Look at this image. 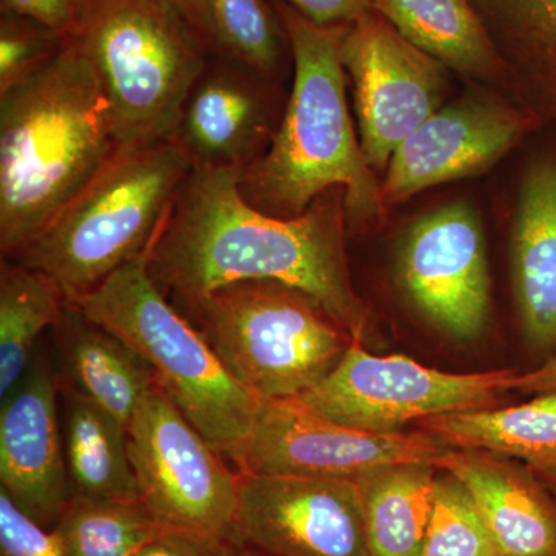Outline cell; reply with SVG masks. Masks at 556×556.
<instances>
[{"label":"cell","instance_id":"cell-1","mask_svg":"<svg viewBox=\"0 0 556 556\" xmlns=\"http://www.w3.org/2000/svg\"><path fill=\"white\" fill-rule=\"evenodd\" d=\"M241 174L192 167L149 251L156 287L178 308L236 281H280L365 343L368 309L348 265L345 190H328L300 217L277 218L243 199Z\"/></svg>","mask_w":556,"mask_h":556},{"label":"cell","instance_id":"cell-2","mask_svg":"<svg viewBox=\"0 0 556 556\" xmlns=\"http://www.w3.org/2000/svg\"><path fill=\"white\" fill-rule=\"evenodd\" d=\"M108 97L73 38L0 94V251L14 258L118 150Z\"/></svg>","mask_w":556,"mask_h":556},{"label":"cell","instance_id":"cell-3","mask_svg":"<svg viewBox=\"0 0 556 556\" xmlns=\"http://www.w3.org/2000/svg\"><path fill=\"white\" fill-rule=\"evenodd\" d=\"M291 47L294 79L269 148L241 174L240 192L252 207L295 218L334 188L345 190L348 228L386 212L376 172L354 134L346 100L343 31L321 27L274 0Z\"/></svg>","mask_w":556,"mask_h":556},{"label":"cell","instance_id":"cell-4","mask_svg":"<svg viewBox=\"0 0 556 556\" xmlns=\"http://www.w3.org/2000/svg\"><path fill=\"white\" fill-rule=\"evenodd\" d=\"M193 164L177 141L118 148L17 260L47 274L68 303L149 254Z\"/></svg>","mask_w":556,"mask_h":556},{"label":"cell","instance_id":"cell-5","mask_svg":"<svg viewBox=\"0 0 556 556\" xmlns=\"http://www.w3.org/2000/svg\"><path fill=\"white\" fill-rule=\"evenodd\" d=\"M148 255L68 305L138 350L179 412L237 464L260 399L229 375L195 325L160 291L150 277Z\"/></svg>","mask_w":556,"mask_h":556},{"label":"cell","instance_id":"cell-6","mask_svg":"<svg viewBox=\"0 0 556 556\" xmlns=\"http://www.w3.org/2000/svg\"><path fill=\"white\" fill-rule=\"evenodd\" d=\"M72 38L101 80L119 148L177 141L211 56L181 21L152 0H83Z\"/></svg>","mask_w":556,"mask_h":556},{"label":"cell","instance_id":"cell-7","mask_svg":"<svg viewBox=\"0 0 556 556\" xmlns=\"http://www.w3.org/2000/svg\"><path fill=\"white\" fill-rule=\"evenodd\" d=\"M177 309L257 399L302 396L354 343L309 295L280 281H236Z\"/></svg>","mask_w":556,"mask_h":556},{"label":"cell","instance_id":"cell-8","mask_svg":"<svg viewBox=\"0 0 556 556\" xmlns=\"http://www.w3.org/2000/svg\"><path fill=\"white\" fill-rule=\"evenodd\" d=\"M139 497L161 526L218 541L236 540L240 473L155 382L127 427Z\"/></svg>","mask_w":556,"mask_h":556},{"label":"cell","instance_id":"cell-9","mask_svg":"<svg viewBox=\"0 0 556 556\" xmlns=\"http://www.w3.org/2000/svg\"><path fill=\"white\" fill-rule=\"evenodd\" d=\"M517 372L441 371L407 356H378L354 342L327 378L294 399L342 426L393 433L430 417L497 407Z\"/></svg>","mask_w":556,"mask_h":556},{"label":"cell","instance_id":"cell-10","mask_svg":"<svg viewBox=\"0 0 556 556\" xmlns=\"http://www.w3.org/2000/svg\"><path fill=\"white\" fill-rule=\"evenodd\" d=\"M448 447L422 430L375 433L317 415L298 399H260L240 473L356 479L379 467L437 466Z\"/></svg>","mask_w":556,"mask_h":556},{"label":"cell","instance_id":"cell-11","mask_svg":"<svg viewBox=\"0 0 556 556\" xmlns=\"http://www.w3.org/2000/svg\"><path fill=\"white\" fill-rule=\"evenodd\" d=\"M340 54L353 83L362 152L372 170H387L394 150L438 112L445 65L376 10L346 25Z\"/></svg>","mask_w":556,"mask_h":556},{"label":"cell","instance_id":"cell-12","mask_svg":"<svg viewBox=\"0 0 556 556\" xmlns=\"http://www.w3.org/2000/svg\"><path fill=\"white\" fill-rule=\"evenodd\" d=\"M236 540L270 556H371L350 479L240 473Z\"/></svg>","mask_w":556,"mask_h":556},{"label":"cell","instance_id":"cell-13","mask_svg":"<svg viewBox=\"0 0 556 556\" xmlns=\"http://www.w3.org/2000/svg\"><path fill=\"white\" fill-rule=\"evenodd\" d=\"M399 277L417 309L453 338H478L490 311V276L477 215L464 203L438 208L409 229Z\"/></svg>","mask_w":556,"mask_h":556},{"label":"cell","instance_id":"cell-14","mask_svg":"<svg viewBox=\"0 0 556 556\" xmlns=\"http://www.w3.org/2000/svg\"><path fill=\"white\" fill-rule=\"evenodd\" d=\"M538 124L535 113L507 102H457L417 127L391 156L380 185L383 206L424 189L473 177L492 167Z\"/></svg>","mask_w":556,"mask_h":556},{"label":"cell","instance_id":"cell-15","mask_svg":"<svg viewBox=\"0 0 556 556\" xmlns=\"http://www.w3.org/2000/svg\"><path fill=\"white\" fill-rule=\"evenodd\" d=\"M58 388L50 362L38 351L0 409V490L47 530L56 526L73 496Z\"/></svg>","mask_w":556,"mask_h":556},{"label":"cell","instance_id":"cell-16","mask_svg":"<svg viewBox=\"0 0 556 556\" xmlns=\"http://www.w3.org/2000/svg\"><path fill=\"white\" fill-rule=\"evenodd\" d=\"M273 83L225 54L208 56L177 131L193 166L244 170L266 152L283 115H276Z\"/></svg>","mask_w":556,"mask_h":556},{"label":"cell","instance_id":"cell-17","mask_svg":"<svg viewBox=\"0 0 556 556\" xmlns=\"http://www.w3.org/2000/svg\"><path fill=\"white\" fill-rule=\"evenodd\" d=\"M439 470L459 479L503 556H556V495L532 468L482 450L450 448Z\"/></svg>","mask_w":556,"mask_h":556},{"label":"cell","instance_id":"cell-18","mask_svg":"<svg viewBox=\"0 0 556 556\" xmlns=\"http://www.w3.org/2000/svg\"><path fill=\"white\" fill-rule=\"evenodd\" d=\"M53 331L60 386L89 399L129 427L139 402L155 386L152 365L126 340L75 306L67 305Z\"/></svg>","mask_w":556,"mask_h":556},{"label":"cell","instance_id":"cell-19","mask_svg":"<svg viewBox=\"0 0 556 556\" xmlns=\"http://www.w3.org/2000/svg\"><path fill=\"white\" fill-rule=\"evenodd\" d=\"M522 331L533 350L556 343V163L533 164L522 181L511 241Z\"/></svg>","mask_w":556,"mask_h":556},{"label":"cell","instance_id":"cell-20","mask_svg":"<svg viewBox=\"0 0 556 556\" xmlns=\"http://www.w3.org/2000/svg\"><path fill=\"white\" fill-rule=\"evenodd\" d=\"M448 448L482 450L526 464L556 484V393L514 407L450 413L416 424Z\"/></svg>","mask_w":556,"mask_h":556},{"label":"cell","instance_id":"cell-21","mask_svg":"<svg viewBox=\"0 0 556 556\" xmlns=\"http://www.w3.org/2000/svg\"><path fill=\"white\" fill-rule=\"evenodd\" d=\"M371 5L445 67L484 80L508 75L473 0H371Z\"/></svg>","mask_w":556,"mask_h":556},{"label":"cell","instance_id":"cell-22","mask_svg":"<svg viewBox=\"0 0 556 556\" xmlns=\"http://www.w3.org/2000/svg\"><path fill=\"white\" fill-rule=\"evenodd\" d=\"M438 467L396 464L356 479L371 556H420Z\"/></svg>","mask_w":556,"mask_h":556},{"label":"cell","instance_id":"cell-23","mask_svg":"<svg viewBox=\"0 0 556 556\" xmlns=\"http://www.w3.org/2000/svg\"><path fill=\"white\" fill-rule=\"evenodd\" d=\"M64 444L73 495L141 501L127 427L78 393L64 390Z\"/></svg>","mask_w":556,"mask_h":556},{"label":"cell","instance_id":"cell-24","mask_svg":"<svg viewBox=\"0 0 556 556\" xmlns=\"http://www.w3.org/2000/svg\"><path fill=\"white\" fill-rule=\"evenodd\" d=\"M67 300L47 274L17 260L0 265V399L24 378L40 334L60 324Z\"/></svg>","mask_w":556,"mask_h":556},{"label":"cell","instance_id":"cell-25","mask_svg":"<svg viewBox=\"0 0 556 556\" xmlns=\"http://www.w3.org/2000/svg\"><path fill=\"white\" fill-rule=\"evenodd\" d=\"M508 75L556 113V0H473Z\"/></svg>","mask_w":556,"mask_h":556},{"label":"cell","instance_id":"cell-26","mask_svg":"<svg viewBox=\"0 0 556 556\" xmlns=\"http://www.w3.org/2000/svg\"><path fill=\"white\" fill-rule=\"evenodd\" d=\"M167 530L141 501L73 495L50 532L62 556H134Z\"/></svg>","mask_w":556,"mask_h":556},{"label":"cell","instance_id":"cell-27","mask_svg":"<svg viewBox=\"0 0 556 556\" xmlns=\"http://www.w3.org/2000/svg\"><path fill=\"white\" fill-rule=\"evenodd\" d=\"M217 53L276 79L289 47L283 21L268 0H206Z\"/></svg>","mask_w":556,"mask_h":556},{"label":"cell","instance_id":"cell-28","mask_svg":"<svg viewBox=\"0 0 556 556\" xmlns=\"http://www.w3.org/2000/svg\"><path fill=\"white\" fill-rule=\"evenodd\" d=\"M420 556H503L466 485L439 468Z\"/></svg>","mask_w":556,"mask_h":556},{"label":"cell","instance_id":"cell-29","mask_svg":"<svg viewBox=\"0 0 556 556\" xmlns=\"http://www.w3.org/2000/svg\"><path fill=\"white\" fill-rule=\"evenodd\" d=\"M68 36L46 25L2 13L0 17V94L30 79L64 49Z\"/></svg>","mask_w":556,"mask_h":556},{"label":"cell","instance_id":"cell-30","mask_svg":"<svg viewBox=\"0 0 556 556\" xmlns=\"http://www.w3.org/2000/svg\"><path fill=\"white\" fill-rule=\"evenodd\" d=\"M0 556H62L60 544L0 490Z\"/></svg>","mask_w":556,"mask_h":556},{"label":"cell","instance_id":"cell-31","mask_svg":"<svg viewBox=\"0 0 556 556\" xmlns=\"http://www.w3.org/2000/svg\"><path fill=\"white\" fill-rule=\"evenodd\" d=\"M83 0H0L2 13L16 14L72 38Z\"/></svg>","mask_w":556,"mask_h":556},{"label":"cell","instance_id":"cell-32","mask_svg":"<svg viewBox=\"0 0 556 556\" xmlns=\"http://www.w3.org/2000/svg\"><path fill=\"white\" fill-rule=\"evenodd\" d=\"M321 27L353 24L372 10L371 0H278Z\"/></svg>","mask_w":556,"mask_h":556},{"label":"cell","instance_id":"cell-33","mask_svg":"<svg viewBox=\"0 0 556 556\" xmlns=\"http://www.w3.org/2000/svg\"><path fill=\"white\" fill-rule=\"evenodd\" d=\"M152 2L181 21L201 40L208 53H217L206 0H152Z\"/></svg>","mask_w":556,"mask_h":556},{"label":"cell","instance_id":"cell-34","mask_svg":"<svg viewBox=\"0 0 556 556\" xmlns=\"http://www.w3.org/2000/svg\"><path fill=\"white\" fill-rule=\"evenodd\" d=\"M214 544L188 533L167 530L149 541L134 556H214Z\"/></svg>","mask_w":556,"mask_h":556},{"label":"cell","instance_id":"cell-35","mask_svg":"<svg viewBox=\"0 0 556 556\" xmlns=\"http://www.w3.org/2000/svg\"><path fill=\"white\" fill-rule=\"evenodd\" d=\"M510 391L522 394L556 393V353L540 368L529 372H517Z\"/></svg>","mask_w":556,"mask_h":556},{"label":"cell","instance_id":"cell-36","mask_svg":"<svg viewBox=\"0 0 556 556\" xmlns=\"http://www.w3.org/2000/svg\"><path fill=\"white\" fill-rule=\"evenodd\" d=\"M214 556H270L237 540L218 541L214 544Z\"/></svg>","mask_w":556,"mask_h":556},{"label":"cell","instance_id":"cell-37","mask_svg":"<svg viewBox=\"0 0 556 556\" xmlns=\"http://www.w3.org/2000/svg\"><path fill=\"white\" fill-rule=\"evenodd\" d=\"M548 486H551L552 492H554L555 495H556V484H552V485H548Z\"/></svg>","mask_w":556,"mask_h":556}]
</instances>
